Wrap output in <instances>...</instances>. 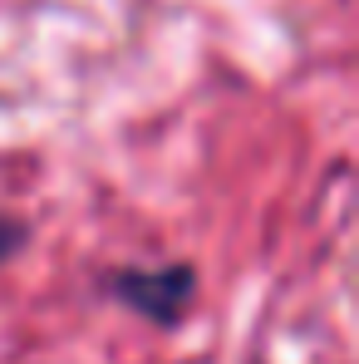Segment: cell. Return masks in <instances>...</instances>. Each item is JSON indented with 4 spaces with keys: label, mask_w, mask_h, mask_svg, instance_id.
<instances>
[{
    "label": "cell",
    "mask_w": 359,
    "mask_h": 364,
    "mask_svg": "<svg viewBox=\"0 0 359 364\" xmlns=\"http://www.w3.org/2000/svg\"><path fill=\"white\" fill-rule=\"evenodd\" d=\"M20 237H25V232H20L10 217H0V261H10V256L20 251Z\"/></svg>",
    "instance_id": "obj_2"
},
{
    "label": "cell",
    "mask_w": 359,
    "mask_h": 364,
    "mask_svg": "<svg viewBox=\"0 0 359 364\" xmlns=\"http://www.w3.org/2000/svg\"><path fill=\"white\" fill-rule=\"evenodd\" d=\"M109 291L153 325H178L197 296V276H192V266H153V271L128 266L109 276Z\"/></svg>",
    "instance_id": "obj_1"
}]
</instances>
